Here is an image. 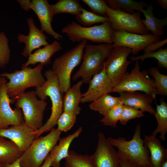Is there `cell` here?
Listing matches in <instances>:
<instances>
[{
    "label": "cell",
    "instance_id": "25",
    "mask_svg": "<svg viewBox=\"0 0 167 167\" xmlns=\"http://www.w3.org/2000/svg\"><path fill=\"white\" fill-rule=\"evenodd\" d=\"M23 152L12 141L0 137V161L11 164L20 158Z\"/></svg>",
    "mask_w": 167,
    "mask_h": 167
},
{
    "label": "cell",
    "instance_id": "26",
    "mask_svg": "<svg viewBox=\"0 0 167 167\" xmlns=\"http://www.w3.org/2000/svg\"><path fill=\"white\" fill-rule=\"evenodd\" d=\"M156 105L154 116L156 119L157 125L152 135L156 136L157 134L160 133V138L164 141L167 132V104L164 101L161 100L160 105L156 104Z\"/></svg>",
    "mask_w": 167,
    "mask_h": 167
},
{
    "label": "cell",
    "instance_id": "14",
    "mask_svg": "<svg viewBox=\"0 0 167 167\" xmlns=\"http://www.w3.org/2000/svg\"><path fill=\"white\" fill-rule=\"evenodd\" d=\"M94 167H122V161L104 134H98V143L94 153L90 156Z\"/></svg>",
    "mask_w": 167,
    "mask_h": 167
},
{
    "label": "cell",
    "instance_id": "34",
    "mask_svg": "<svg viewBox=\"0 0 167 167\" xmlns=\"http://www.w3.org/2000/svg\"><path fill=\"white\" fill-rule=\"evenodd\" d=\"M123 104L120 101L112 108L100 120L104 125L116 127L119 121L122 111Z\"/></svg>",
    "mask_w": 167,
    "mask_h": 167
},
{
    "label": "cell",
    "instance_id": "36",
    "mask_svg": "<svg viewBox=\"0 0 167 167\" xmlns=\"http://www.w3.org/2000/svg\"><path fill=\"white\" fill-rule=\"evenodd\" d=\"M144 116L143 112L140 110L131 106L123 104L119 121L122 125H125L130 120L142 117Z\"/></svg>",
    "mask_w": 167,
    "mask_h": 167
},
{
    "label": "cell",
    "instance_id": "42",
    "mask_svg": "<svg viewBox=\"0 0 167 167\" xmlns=\"http://www.w3.org/2000/svg\"><path fill=\"white\" fill-rule=\"evenodd\" d=\"M51 159L49 154L41 167H50L51 166Z\"/></svg>",
    "mask_w": 167,
    "mask_h": 167
},
{
    "label": "cell",
    "instance_id": "40",
    "mask_svg": "<svg viewBox=\"0 0 167 167\" xmlns=\"http://www.w3.org/2000/svg\"><path fill=\"white\" fill-rule=\"evenodd\" d=\"M16 1L24 10L28 11L30 9L31 1L30 0H17Z\"/></svg>",
    "mask_w": 167,
    "mask_h": 167
},
{
    "label": "cell",
    "instance_id": "6",
    "mask_svg": "<svg viewBox=\"0 0 167 167\" xmlns=\"http://www.w3.org/2000/svg\"><path fill=\"white\" fill-rule=\"evenodd\" d=\"M62 132L53 128L49 134L35 139L19 158L21 167H41L59 140Z\"/></svg>",
    "mask_w": 167,
    "mask_h": 167
},
{
    "label": "cell",
    "instance_id": "24",
    "mask_svg": "<svg viewBox=\"0 0 167 167\" xmlns=\"http://www.w3.org/2000/svg\"><path fill=\"white\" fill-rule=\"evenodd\" d=\"M153 7L152 4H149L146 10L143 9L140 11L145 18V19H142V22L148 31L161 37L164 35L163 28L167 24V18L166 17L161 19L156 18L153 13Z\"/></svg>",
    "mask_w": 167,
    "mask_h": 167
},
{
    "label": "cell",
    "instance_id": "35",
    "mask_svg": "<svg viewBox=\"0 0 167 167\" xmlns=\"http://www.w3.org/2000/svg\"><path fill=\"white\" fill-rule=\"evenodd\" d=\"M11 50L8 39L3 31H0V67L3 68L9 62Z\"/></svg>",
    "mask_w": 167,
    "mask_h": 167
},
{
    "label": "cell",
    "instance_id": "33",
    "mask_svg": "<svg viewBox=\"0 0 167 167\" xmlns=\"http://www.w3.org/2000/svg\"><path fill=\"white\" fill-rule=\"evenodd\" d=\"M153 58L157 61L158 66L160 68L167 69V48H160L157 51L144 53L142 55L137 56H131L130 58L131 62L141 60L142 63L145 59Z\"/></svg>",
    "mask_w": 167,
    "mask_h": 167
},
{
    "label": "cell",
    "instance_id": "47",
    "mask_svg": "<svg viewBox=\"0 0 167 167\" xmlns=\"http://www.w3.org/2000/svg\"><path fill=\"white\" fill-rule=\"evenodd\" d=\"M0 68H1V67H0Z\"/></svg>",
    "mask_w": 167,
    "mask_h": 167
},
{
    "label": "cell",
    "instance_id": "22",
    "mask_svg": "<svg viewBox=\"0 0 167 167\" xmlns=\"http://www.w3.org/2000/svg\"><path fill=\"white\" fill-rule=\"evenodd\" d=\"M143 140L150 153L151 167H161L162 164L167 161V149L161 145L159 139L152 135H146Z\"/></svg>",
    "mask_w": 167,
    "mask_h": 167
},
{
    "label": "cell",
    "instance_id": "39",
    "mask_svg": "<svg viewBox=\"0 0 167 167\" xmlns=\"http://www.w3.org/2000/svg\"><path fill=\"white\" fill-rule=\"evenodd\" d=\"M167 39L161 41H158L153 42L148 45L143 50L144 53H147L151 52H154L158 49L161 48L162 47L167 43Z\"/></svg>",
    "mask_w": 167,
    "mask_h": 167
},
{
    "label": "cell",
    "instance_id": "16",
    "mask_svg": "<svg viewBox=\"0 0 167 167\" xmlns=\"http://www.w3.org/2000/svg\"><path fill=\"white\" fill-rule=\"evenodd\" d=\"M34 131L28 126L24 122L19 125L0 129V137L10 139L24 152L37 138L33 133Z\"/></svg>",
    "mask_w": 167,
    "mask_h": 167
},
{
    "label": "cell",
    "instance_id": "44",
    "mask_svg": "<svg viewBox=\"0 0 167 167\" xmlns=\"http://www.w3.org/2000/svg\"><path fill=\"white\" fill-rule=\"evenodd\" d=\"M6 167H21L19 164V158L12 163L6 164Z\"/></svg>",
    "mask_w": 167,
    "mask_h": 167
},
{
    "label": "cell",
    "instance_id": "8",
    "mask_svg": "<svg viewBox=\"0 0 167 167\" xmlns=\"http://www.w3.org/2000/svg\"><path fill=\"white\" fill-rule=\"evenodd\" d=\"M15 106L22 109L25 124L35 131L43 126L44 113L47 102L38 100L35 91H27L16 97Z\"/></svg>",
    "mask_w": 167,
    "mask_h": 167
},
{
    "label": "cell",
    "instance_id": "23",
    "mask_svg": "<svg viewBox=\"0 0 167 167\" xmlns=\"http://www.w3.org/2000/svg\"><path fill=\"white\" fill-rule=\"evenodd\" d=\"M83 83L80 80L65 93L62 98L63 111L76 116L79 114L81 108L79 104L82 97L80 88Z\"/></svg>",
    "mask_w": 167,
    "mask_h": 167
},
{
    "label": "cell",
    "instance_id": "41",
    "mask_svg": "<svg viewBox=\"0 0 167 167\" xmlns=\"http://www.w3.org/2000/svg\"><path fill=\"white\" fill-rule=\"evenodd\" d=\"M122 167H139L129 161L124 160H121Z\"/></svg>",
    "mask_w": 167,
    "mask_h": 167
},
{
    "label": "cell",
    "instance_id": "13",
    "mask_svg": "<svg viewBox=\"0 0 167 167\" xmlns=\"http://www.w3.org/2000/svg\"><path fill=\"white\" fill-rule=\"evenodd\" d=\"M6 78L0 77V129L8 126L19 125L24 121L22 110L16 107L14 110L10 104H13L16 99L10 98L7 94Z\"/></svg>",
    "mask_w": 167,
    "mask_h": 167
},
{
    "label": "cell",
    "instance_id": "9",
    "mask_svg": "<svg viewBox=\"0 0 167 167\" xmlns=\"http://www.w3.org/2000/svg\"><path fill=\"white\" fill-rule=\"evenodd\" d=\"M135 61L134 67L119 83L114 87L112 92L119 93L123 92L141 91L156 98V91L154 79L150 78L147 71H140L139 60Z\"/></svg>",
    "mask_w": 167,
    "mask_h": 167
},
{
    "label": "cell",
    "instance_id": "4",
    "mask_svg": "<svg viewBox=\"0 0 167 167\" xmlns=\"http://www.w3.org/2000/svg\"><path fill=\"white\" fill-rule=\"evenodd\" d=\"M43 66L39 63L34 68L28 66L20 70H15L13 73L0 74V77H6L9 80L6 84L9 97L15 98L29 88H37L43 85L46 81L41 72Z\"/></svg>",
    "mask_w": 167,
    "mask_h": 167
},
{
    "label": "cell",
    "instance_id": "31",
    "mask_svg": "<svg viewBox=\"0 0 167 167\" xmlns=\"http://www.w3.org/2000/svg\"><path fill=\"white\" fill-rule=\"evenodd\" d=\"M148 74L154 78V84L156 95L166 96L167 95V75L160 72L156 67H150L148 71Z\"/></svg>",
    "mask_w": 167,
    "mask_h": 167
},
{
    "label": "cell",
    "instance_id": "29",
    "mask_svg": "<svg viewBox=\"0 0 167 167\" xmlns=\"http://www.w3.org/2000/svg\"><path fill=\"white\" fill-rule=\"evenodd\" d=\"M53 15L67 13L75 15L80 14L83 7L77 0H59L56 3L51 5Z\"/></svg>",
    "mask_w": 167,
    "mask_h": 167
},
{
    "label": "cell",
    "instance_id": "21",
    "mask_svg": "<svg viewBox=\"0 0 167 167\" xmlns=\"http://www.w3.org/2000/svg\"><path fill=\"white\" fill-rule=\"evenodd\" d=\"M82 130V127H80L73 133L60 139L58 144L56 145L49 154L52 161L51 167H60L61 160L69 156L70 144L74 139L79 136Z\"/></svg>",
    "mask_w": 167,
    "mask_h": 167
},
{
    "label": "cell",
    "instance_id": "30",
    "mask_svg": "<svg viewBox=\"0 0 167 167\" xmlns=\"http://www.w3.org/2000/svg\"><path fill=\"white\" fill-rule=\"evenodd\" d=\"M68 155L65 158V167H94L90 156L71 150L69 151Z\"/></svg>",
    "mask_w": 167,
    "mask_h": 167
},
{
    "label": "cell",
    "instance_id": "38",
    "mask_svg": "<svg viewBox=\"0 0 167 167\" xmlns=\"http://www.w3.org/2000/svg\"><path fill=\"white\" fill-rule=\"evenodd\" d=\"M92 11L97 15L108 17L106 12V6L107 5L103 0H82Z\"/></svg>",
    "mask_w": 167,
    "mask_h": 167
},
{
    "label": "cell",
    "instance_id": "45",
    "mask_svg": "<svg viewBox=\"0 0 167 167\" xmlns=\"http://www.w3.org/2000/svg\"><path fill=\"white\" fill-rule=\"evenodd\" d=\"M161 167H167V161H165L162 165Z\"/></svg>",
    "mask_w": 167,
    "mask_h": 167
},
{
    "label": "cell",
    "instance_id": "15",
    "mask_svg": "<svg viewBox=\"0 0 167 167\" xmlns=\"http://www.w3.org/2000/svg\"><path fill=\"white\" fill-rule=\"evenodd\" d=\"M87 91L82 94L80 103L92 102L102 96L112 92L114 87L107 76L104 65L102 71L93 75L89 83Z\"/></svg>",
    "mask_w": 167,
    "mask_h": 167
},
{
    "label": "cell",
    "instance_id": "43",
    "mask_svg": "<svg viewBox=\"0 0 167 167\" xmlns=\"http://www.w3.org/2000/svg\"><path fill=\"white\" fill-rule=\"evenodd\" d=\"M156 1L162 8L165 10L167 9V0H157Z\"/></svg>",
    "mask_w": 167,
    "mask_h": 167
},
{
    "label": "cell",
    "instance_id": "37",
    "mask_svg": "<svg viewBox=\"0 0 167 167\" xmlns=\"http://www.w3.org/2000/svg\"><path fill=\"white\" fill-rule=\"evenodd\" d=\"M76 120V115L63 111L57 121V129L62 132H67L73 126Z\"/></svg>",
    "mask_w": 167,
    "mask_h": 167
},
{
    "label": "cell",
    "instance_id": "11",
    "mask_svg": "<svg viewBox=\"0 0 167 167\" xmlns=\"http://www.w3.org/2000/svg\"><path fill=\"white\" fill-rule=\"evenodd\" d=\"M131 49L124 47H114L110 54L104 62L106 73L114 87L119 83L127 74V67L132 62L127 58Z\"/></svg>",
    "mask_w": 167,
    "mask_h": 167
},
{
    "label": "cell",
    "instance_id": "7",
    "mask_svg": "<svg viewBox=\"0 0 167 167\" xmlns=\"http://www.w3.org/2000/svg\"><path fill=\"white\" fill-rule=\"evenodd\" d=\"M113 30L109 21L100 25L89 27L82 26L73 21L62 28V32L65 33L72 42L86 40L94 42L112 44Z\"/></svg>",
    "mask_w": 167,
    "mask_h": 167
},
{
    "label": "cell",
    "instance_id": "1",
    "mask_svg": "<svg viewBox=\"0 0 167 167\" xmlns=\"http://www.w3.org/2000/svg\"><path fill=\"white\" fill-rule=\"evenodd\" d=\"M141 127L137 124L132 139L127 140L124 137H109L107 141L117 148L121 160H127L139 167H151L150 152L141 138Z\"/></svg>",
    "mask_w": 167,
    "mask_h": 167
},
{
    "label": "cell",
    "instance_id": "5",
    "mask_svg": "<svg viewBox=\"0 0 167 167\" xmlns=\"http://www.w3.org/2000/svg\"><path fill=\"white\" fill-rule=\"evenodd\" d=\"M87 41L86 40L82 41L75 47L55 58L53 62L52 70L58 78L62 94L71 87L72 71L80 63Z\"/></svg>",
    "mask_w": 167,
    "mask_h": 167
},
{
    "label": "cell",
    "instance_id": "3",
    "mask_svg": "<svg viewBox=\"0 0 167 167\" xmlns=\"http://www.w3.org/2000/svg\"><path fill=\"white\" fill-rule=\"evenodd\" d=\"M112 44L87 45L83 56V61L79 70L72 77L74 81L81 78L84 83L89 84L92 76L103 70L104 62L113 48Z\"/></svg>",
    "mask_w": 167,
    "mask_h": 167
},
{
    "label": "cell",
    "instance_id": "12",
    "mask_svg": "<svg viewBox=\"0 0 167 167\" xmlns=\"http://www.w3.org/2000/svg\"><path fill=\"white\" fill-rule=\"evenodd\" d=\"M111 38L113 47L122 46L130 48L134 55H137L149 44L161 39V37L152 33L142 35L113 30Z\"/></svg>",
    "mask_w": 167,
    "mask_h": 167
},
{
    "label": "cell",
    "instance_id": "10",
    "mask_svg": "<svg viewBox=\"0 0 167 167\" xmlns=\"http://www.w3.org/2000/svg\"><path fill=\"white\" fill-rule=\"evenodd\" d=\"M106 12L111 28L113 30L123 31L142 35L149 33L142 22L140 11L128 13L112 9L107 5Z\"/></svg>",
    "mask_w": 167,
    "mask_h": 167
},
{
    "label": "cell",
    "instance_id": "20",
    "mask_svg": "<svg viewBox=\"0 0 167 167\" xmlns=\"http://www.w3.org/2000/svg\"><path fill=\"white\" fill-rule=\"evenodd\" d=\"M62 49L60 43L56 40L51 44L48 43L43 48L38 49L33 53L31 54L27 61L22 65L21 69L28 67L30 65H35L37 63L45 66L49 64L52 56Z\"/></svg>",
    "mask_w": 167,
    "mask_h": 167
},
{
    "label": "cell",
    "instance_id": "27",
    "mask_svg": "<svg viewBox=\"0 0 167 167\" xmlns=\"http://www.w3.org/2000/svg\"><path fill=\"white\" fill-rule=\"evenodd\" d=\"M105 2L111 9L119 10L128 13H133L135 11H140L144 7H147V4L143 1L132 0H106Z\"/></svg>",
    "mask_w": 167,
    "mask_h": 167
},
{
    "label": "cell",
    "instance_id": "17",
    "mask_svg": "<svg viewBox=\"0 0 167 167\" xmlns=\"http://www.w3.org/2000/svg\"><path fill=\"white\" fill-rule=\"evenodd\" d=\"M27 21L29 29L28 34L25 35L20 34L17 36L18 42L25 44L22 55L26 58L28 57L33 50L48 44L47 41L48 40L47 37L43 31L36 27L33 19L30 17L27 19Z\"/></svg>",
    "mask_w": 167,
    "mask_h": 167
},
{
    "label": "cell",
    "instance_id": "18",
    "mask_svg": "<svg viewBox=\"0 0 167 167\" xmlns=\"http://www.w3.org/2000/svg\"><path fill=\"white\" fill-rule=\"evenodd\" d=\"M30 8L38 17L41 30L57 40H60L63 38L61 35L55 32L52 28L51 23L54 15L51 5L47 0H32Z\"/></svg>",
    "mask_w": 167,
    "mask_h": 167
},
{
    "label": "cell",
    "instance_id": "19",
    "mask_svg": "<svg viewBox=\"0 0 167 167\" xmlns=\"http://www.w3.org/2000/svg\"><path fill=\"white\" fill-rule=\"evenodd\" d=\"M119 93L120 101L123 105L133 107L143 112H146L154 115L155 114L156 110L152 104L156 98L152 95L136 92H123Z\"/></svg>",
    "mask_w": 167,
    "mask_h": 167
},
{
    "label": "cell",
    "instance_id": "46",
    "mask_svg": "<svg viewBox=\"0 0 167 167\" xmlns=\"http://www.w3.org/2000/svg\"><path fill=\"white\" fill-rule=\"evenodd\" d=\"M0 167H6V164L0 161Z\"/></svg>",
    "mask_w": 167,
    "mask_h": 167
},
{
    "label": "cell",
    "instance_id": "32",
    "mask_svg": "<svg viewBox=\"0 0 167 167\" xmlns=\"http://www.w3.org/2000/svg\"><path fill=\"white\" fill-rule=\"evenodd\" d=\"M81 13L75 15L76 20L84 27H90L98 23H104L109 21L108 17L97 15L82 7Z\"/></svg>",
    "mask_w": 167,
    "mask_h": 167
},
{
    "label": "cell",
    "instance_id": "28",
    "mask_svg": "<svg viewBox=\"0 0 167 167\" xmlns=\"http://www.w3.org/2000/svg\"><path fill=\"white\" fill-rule=\"evenodd\" d=\"M119 97L105 94L92 102L89 105L91 109L98 112L104 116L114 106L120 102Z\"/></svg>",
    "mask_w": 167,
    "mask_h": 167
},
{
    "label": "cell",
    "instance_id": "2",
    "mask_svg": "<svg viewBox=\"0 0 167 167\" xmlns=\"http://www.w3.org/2000/svg\"><path fill=\"white\" fill-rule=\"evenodd\" d=\"M44 75L46 78L45 82L42 86L36 88L35 91L37 96L40 100L45 101L47 96L50 98L52 102L51 113L46 122L39 129L33 131L37 138L54 128L63 110L62 98L57 76L51 69L46 71Z\"/></svg>",
    "mask_w": 167,
    "mask_h": 167
}]
</instances>
